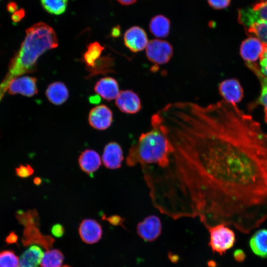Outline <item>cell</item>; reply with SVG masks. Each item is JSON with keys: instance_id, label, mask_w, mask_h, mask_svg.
<instances>
[{"instance_id": "cell-22", "label": "cell", "mask_w": 267, "mask_h": 267, "mask_svg": "<svg viewBox=\"0 0 267 267\" xmlns=\"http://www.w3.org/2000/svg\"><path fill=\"white\" fill-rule=\"evenodd\" d=\"M149 30L157 38L167 37L170 31V21L166 17L158 15L153 17L149 23Z\"/></svg>"}, {"instance_id": "cell-16", "label": "cell", "mask_w": 267, "mask_h": 267, "mask_svg": "<svg viewBox=\"0 0 267 267\" xmlns=\"http://www.w3.org/2000/svg\"><path fill=\"white\" fill-rule=\"evenodd\" d=\"M123 159V150L118 143L111 141L105 146L102 161L106 168L110 169H119L122 166Z\"/></svg>"}, {"instance_id": "cell-40", "label": "cell", "mask_w": 267, "mask_h": 267, "mask_svg": "<svg viewBox=\"0 0 267 267\" xmlns=\"http://www.w3.org/2000/svg\"><path fill=\"white\" fill-rule=\"evenodd\" d=\"M123 5H130L134 3L136 0H117Z\"/></svg>"}, {"instance_id": "cell-17", "label": "cell", "mask_w": 267, "mask_h": 267, "mask_svg": "<svg viewBox=\"0 0 267 267\" xmlns=\"http://www.w3.org/2000/svg\"><path fill=\"white\" fill-rule=\"evenodd\" d=\"M94 89L96 93L107 101L116 99L120 92L117 81L111 77L100 79Z\"/></svg>"}, {"instance_id": "cell-27", "label": "cell", "mask_w": 267, "mask_h": 267, "mask_svg": "<svg viewBox=\"0 0 267 267\" xmlns=\"http://www.w3.org/2000/svg\"><path fill=\"white\" fill-rule=\"evenodd\" d=\"M43 7L49 13L59 15L66 9L68 0H41Z\"/></svg>"}, {"instance_id": "cell-24", "label": "cell", "mask_w": 267, "mask_h": 267, "mask_svg": "<svg viewBox=\"0 0 267 267\" xmlns=\"http://www.w3.org/2000/svg\"><path fill=\"white\" fill-rule=\"evenodd\" d=\"M104 47L97 42L89 44L87 50L83 53L81 60L84 62L86 69L92 68L95 62L101 57Z\"/></svg>"}, {"instance_id": "cell-20", "label": "cell", "mask_w": 267, "mask_h": 267, "mask_svg": "<svg viewBox=\"0 0 267 267\" xmlns=\"http://www.w3.org/2000/svg\"><path fill=\"white\" fill-rule=\"evenodd\" d=\"M252 251L257 256L267 258V229H261L255 232L249 241Z\"/></svg>"}, {"instance_id": "cell-35", "label": "cell", "mask_w": 267, "mask_h": 267, "mask_svg": "<svg viewBox=\"0 0 267 267\" xmlns=\"http://www.w3.org/2000/svg\"><path fill=\"white\" fill-rule=\"evenodd\" d=\"M233 257L236 262L241 263L246 259V254L243 250L237 249L233 252Z\"/></svg>"}, {"instance_id": "cell-4", "label": "cell", "mask_w": 267, "mask_h": 267, "mask_svg": "<svg viewBox=\"0 0 267 267\" xmlns=\"http://www.w3.org/2000/svg\"><path fill=\"white\" fill-rule=\"evenodd\" d=\"M238 22L249 37L267 44V0L239 9Z\"/></svg>"}, {"instance_id": "cell-37", "label": "cell", "mask_w": 267, "mask_h": 267, "mask_svg": "<svg viewBox=\"0 0 267 267\" xmlns=\"http://www.w3.org/2000/svg\"><path fill=\"white\" fill-rule=\"evenodd\" d=\"M121 35L120 27L117 26L113 28L111 32V35L113 38H117Z\"/></svg>"}, {"instance_id": "cell-12", "label": "cell", "mask_w": 267, "mask_h": 267, "mask_svg": "<svg viewBox=\"0 0 267 267\" xmlns=\"http://www.w3.org/2000/svg\"><path fill=\"white\" fill-rule=\"evenodd\" d=\"M37 79L30 76H20L13 80L10 83L8 92L12 95L21 94L31 97L38 93Z\"/></svg>"}, {"instance_id": "cell-13", "label": "cell", "mask_w": 267, "mask_h": 267, "mask_svg": "<svg viewBox=\"0 0 267 267\" xmlns=\"http://www.w3.org/2000/svg\"><path fill=\"white\" fill-rule=\"evenodd\" d=\"M115 104L121 112L131 114L138 112L142 107L139 96L134 91L129 89L120 92L116 99Z\"/></svg>"}, {"instance_id": "cell-19", "label": "cell", "mask_w": 267, "mask_h": 267, "mask_svg": "<svg viewBox=\"0 0 267 267\" xmlns=\"http://www.w3.org/2000/svg\"><path fill=\"white\" fill-rule=\"evenodd\" d=\"M46 96L52 103L59 105L64 103L69 97V91L65 85L61 82L50 84L46 89Z\"/></svg>"}, {"instance_id": "cell-18", "label": "cell", "mask_w": 267, "mask_h": 267, "mask_svg": "<svg viewBox=\"0 0 267 267\" xmlns=\"http://www.w3.org/2000/svg\"><path fill=\"white\" fill-rule=\"evenodd\" d=\"M78 163L81 169L89 175L92 176L101 164L98 153L92 149L83 151L79 156Z\"/></svg>"}, {"instance_id": "cell-34", "label": "cell", "mask_w": 267, "mask_h": 267, "mask_svg": "<svg viewBox=\"0 0 267 267\" xmlns=\"http://www.w3.org/2000/svg\"><path fill=\"white\" fill-rule=\"evenodd\" d=\"M25 15V10L23 8H21L19 10H17L16 12L13 13L11 16V18L13 22L18 23L20 22L23 18L24 17Z\"/></svg>"}, {"instance_id": "cell-23", "label": "cell", "mask_w": 267, "mask_h": 267, "mask_svg": "<svg viewBox=\"0 0 267 267\" xmlns=\"http://www.w3.org/2000/svg\"><path fill=\"white\" fill-rule=\"evenodd\" d=\"M246 65L256 75L261 83V90L258 102L262 105L264 108V120L267 124V77L262 75L260 71L259 67L255 63H249Z\"/></svg>"}, {"instance_id": "cell-42", "label": "cell", "mask_w": 267, "mask_h": 267, "mask_svg": "<svg viewBox=\"0 0 267 267\" xmlns=\"http://www.w3.org/2000/svg\"><path fill=\"white\" fill-rule=\"evenodd\" d=\"M61 267H70L69 266H68V265H64V266Z\"/></svg>"}, {"instance_id": "cell-1", "label": "cell", "mask_w": 267, "mask_h": 267, "mask_svg": "<svg viewBox=\"0 0 267 267\" xmlns=\"http://www.w3.org/2000/svg\"><path fill=\"white\" fill-rule=\"evenodd\" d=\"M160 122L173 148L169 163L143 172L157 209L247 233L267 219V133L259 122L224 100L172 103Z\"/></svg>"}, {"instance_id": "cell-2", "label": "cell", "mask_w": 267, "mask_h": 267, "mask_svg": "<svg viewBox=\"0 0 267 267\" xmlns=\"http://www.w3.org/2000/svg\"><path fill=\"white\" fill-rule=\"evenodd\" d=\"M58 45L54 30L45 23H37L27 29L26 36L19 50L9 62L8 71L0 84V89L6 91L13 80L35 72L40 56Z\"/></svg>"}, {"instance_id": "cell-39", "label": "cell", "mask_w": 267, "mask_h": 267, "mask_svg": "<svg viewBox=\"0 0 267 267\" xmlns=\"http://www.w3.org/2000/svg\"><path fill=\"white\" fill-rule=\"evenodd\" d=\"M101 98L99 95H92L89 97V101L92 104H98L100 102Z\"/></svg>"}, {"instance_id": "cell-28", "label": "cell", "mask_w": 267, "mask_h": 267, "mask_svg": "<svg viewBox=\"0 0 267 267\" xmlns=\"http://www.w3.org/2000/svg\"><path fill=\"white\" fill-rule=\"evenodd\" d=\"M19 259L14 252L4 250L0 252V267H19Z\"/></svg>"}, {"instance_id": "cell-9", "label": "cell", "mask_w": 267, "mask_h": 267, "mask_svg": "<svg viewBox=\"0 0 267 267\" xmlns=\"http://www.w3.org/2000/svg\"><path fill=\"white\" fill-rule=\"evenodd\" d=\"M266 44L258 38L249 37L241 43L240 54L246 63H255L260 58Z\"/></svg>"}, {"instance_id": "cell-26", "label": "cell", "mask_w": 267, "mask_h": 267, "mask_svg": "<svg viewBox=\"0 0 267 267\" xmlns=\"http://www.w3.org/2000/svg\"><path fill=\"white\" fill-rule=\"evenodd\" d=\"M64 260L62 253L58 249L47 250L42 258L41 267H60Z\"/></svg>"}, {"instance_id": "cell-33", "label": "cell", "mask_w": 267, "mask_h": 267, "mask_svg": "<svg viewBox=\"0 0 267 267\" xmlns=\"http://www.w3.org/2000/svg\"><path fill=\"white\" fill-rule=\"evenodd\" d=\"M51 232L54 236L60 237L63 235L64 232V229L61 224L56 223L52 226Z\"/></svg>"}, {"instance_id": "cell-5", "label": "cell", "mask_w": 267, "mask_h": 267, "mask_svg": "<svg viewBox=\"0 0 267 267\" xmlns=\"http://www.w3.org/2000/svg\"><path fill=\"white\" fill-rule=\"evenodd\" d=\"M19 222L24 226L22 242L24 246L37 244L46 250L52 247L54 239L49 235L43 234L40 230L39 216L36 209L28 210L18 217Z\"/></svg>"}, {"instance_id": "cell-8", "label": "cell", "mask_w": 267, "mask_h": 267, "mask_svg": "<svg viewBox=\"0 0 267 267\" xmlns=\"http://www.w3.org/2000/svg\"><path fill=\"white\" fill-rule=\"evenodd\" d=\"M138 235L145 241L156 240L161 234L162 224L160 219L155 215H150L139 222L136 227Z\"/></svg>"}, {"instance_id": "cell-21", "label": "cell", "mask_w": 267, "mask_h": 267, "mask_svg": "<svg viewBox=\"0 0 267 267\" xmlns=\"http://www.w3.org/2000/svg\"><path fill=\"white\" fill-rule=\"evenodd\" d=\"M43 255L40 247L36 245L30 246L22 254L19 267H38Z\"/></svg>"}, {"instance_id": "cell-41", "label": "cell", "mask_w": 267, "mask_h": 267, "mask_svg": "<svg viewBox=\"0 0 267 267\" xmlns=\"http://www.w3.org/2000/svg\"><path fill=\"white\" fill-rule=\"evenodd\" d=\"M42 178L40 177H36L34 179V183L36 185H39L42 183Z\"/></svg>"}, {"instance_id": "cell-32", "label": "cell", "mask_w": 267, "mask_h": 267, "mask_svg": "<svg viewBox=\"0 0 267 267\" xmlns=\"http://www.w3.org/2000/svg\"><path fill=\"white\" fill-rule=\"evenodd\" d=\"M209 5L216 9H221L228 6L230 0H207Z\"/></svg>"}, {"instance_id": "cell-15", "label": "cell", "mask_w": 267, "mask_h": 267, "mask_svg": "<svg viewBox=\"0 0 267 267\" xmlns=\"http://www.w3.org/2000/svg\"><path fill=\"white\" fill-rule=\"evenodd\" d=\"M79 233L81 239L87 244L97 242L101 238L102 229L101 225L94 220H83L79 227Z\"/></svg>"}, {"instance_id": "cell-11", "label": "cell", "mask_w": 267, "mask_h": 267, "mask_svg": "<svg viewBox=\"0 0 267 267\" xmlns=\"http://www.w3.org/2000/svg\"><path fill=\"white\" fill-rule=\"evenodd\" d=\"M124 42L126 46L133 52L143 50L148 43L145 31L141 27L136 26L131 27L126 31Z\"/></svg>"}, {"instance_id": "cell-25", "label": "cell", "mask_w": 267, "mask_h": 267, "mask_svg": "<svg viewBox=\"0 0 267 267\" xmlns=\"http://www.w3.org/2000/svg\"><path fill=\"white\" fill-rule=\"evenodd\" d=\"M114 61L110 55L100 57L95 62L94 66L89 69H87L89 74L88 78L98 74H105L109 72H113Z\"/></svg>"}, {"instance_id": "cell-7", "label": "cell", "mask_w": 267, "mask_h": 267, "mask_svg": "<svg viewBox=\"0 0 267 267\" xmlns=\"http://www.w3.org/2000/svg\"><path fill=\"white\" fill-rule=\"evenodd\" d=\"M148 59L156 65H161L169 61L173 54L172 45L166 41L154 39L148 42L146 47Z\"/></svg>"}, {"instance_id": "cell-29", "label": "cell", "mask_w": 267, "mask_h": 267, "mask_svg": "<svg viewBox=\"0 0 267 267\" xmlns=\"http://www.w3.org/2000/svg\"><path fill=\"white\" fill-rule=\"evenodd\" d=\"M34 173L33 168L29 164L20 165L15 169V174L21 178H27Z\"/></svg>"}, {"instance_id": "cell-31", "label": "cell", "mask_w": 267, "mask_h": 267, "mask_svg": "<svg viewBox=\"0 0 267 267\" xmlns=\"http://www.w3.org/2000/svg\"><path fill=\"white\" fill-rule=\"evenodd\" d=\"M102 219L108 221L110 224L113 225H121L123 226V223L124 221V219L120 216L112 215L107 217L105 215H103Z\"/></svg>"}, {"instance_id": "cell-6", "label": "cell", "mask_w": 267, "mask_h": 267, "mask_svg": "<svg viewBox=\"0 0 267 267\" xmlns=\"http://www.w3.org/2000/svg\"><path fill=\"white\" fill-rule=\"evenodd\" d=\"M227 226L221 223L208 228L210 233L209 245L213 252L221 255L232 247L236 240L234 232Z\"/></svg>"}, {"instance_id": "cell-30", "label": "cell", "mask_w": 267, "mask_h": 267, "mask_svg": "<svg viewBox=\"0 0 267 267\" xmlns=\"http://www.w3.org/2000/svg\"><path fill=\"white\" fill-rule=\"evenodd\" d=\"M260 71L265 77H267V44L260 57Z\"/></svg>"}, {"instance_id": "cell-14", "label": "cell", "mask_w": 267, "mask_h": 267, "mask_svg": "<svg viewBox=\"0 0 267 267\" xmlns=\"http://www.w3.org/2000/svg\"><path fill=\"white\" fill-rule=\"evenodd\" d=\"M219 90L223 100L228 103L236 104L243 97V90L236 79H228L222 81L219 86Z\"/></svg>"}, {"instance_id": "cell-3", "label": "cell", "mask_w": 267, "mask_h": 267, "mask_svg": "<svg viewBox=\"0 0 267 267\" xmlns=\"http://www.w3.org/2000/svg\"><path fill=\"white\" fill-rule=\"evenodd\" d=\"M151 129L139 136L130 147L126 159L127 166L137 164L159 168L167 167L173 148L168 137L160 124L151 119Z\"/></svg>"}, {"instance_id": "cell-38", "label": "cell", "mask_w": 267, "mask_h": 267, "mask_svg": "<svg viewBox=\"0 0 267 267\" xmlns=\"http://www.w3.org/2000/svg\"><path fill=\"white\" fill-rule=\"evenodd\" d=\"M17 240V236L14 232H11L7 237L6 239V242L8 243H13L16 242Z\"/></svg>"}, {"instance_id": "cell-36", "label": "cell", "mask_w": 267, "mask_h": 267, "mask_svg": "<svg viewBox=\"0 0 267 267\" xmlns=\"http://www.w3.org/2000/svg\"><path fill=\"white\" fill-rule=\"evenodd\" d=\"M7 10L10 13H14L18 10V5L14 1L9 2L6 5Z\"/></svg>"}, {"instance_id": "cell-10", "label": "cell", "mask_w": 267, "mask_h": 267, "mask_svg": "<svg viewBox=\"0 0 267 267\" xmlns=\"http://www.w3.org/2000/svg\"><path fill=\"white\" fill-rule=\"evenodd\" d=\"M89 125L94 129L104 130L108 128L113 122V114L110 109L101 104L92 108L88 117Z\"/></svg>"}]
</instances>
